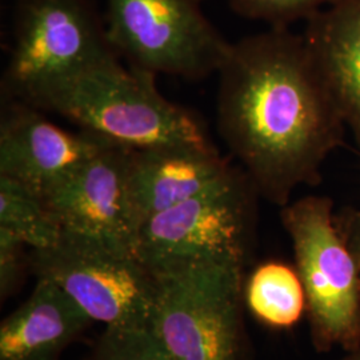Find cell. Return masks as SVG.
I'll return each mask as SVG.
<instances>
[{"mask_svg":"<svg viewBox=\"0 0 360 360\" xmlns=\"http://www.w3.org/2000/svg\"><path fill=\"white\" fill-rule=\"evenodd\" d=\"M86 360H174L150 328L105 327Z\"/></svg>","mask_w":360,"mask_h":360,"instance_id":"obj_16","label":"cell"},{"mask_svg":"<svg viewBox=\"0 0 360 360\" xmlns=\"http://www.w3.org/2000/svg\"><path fill=\"white\" fill-rule=\"evenodd\" d=\"M339 360H360V347L354 349V351L346 352V355Z\"/></svg>","mask_w":360,"mask_h":360,"instance_id":"obj_20","label":"cell"},{"mask_svg":"<svg viewBox=\"0 0 360 360\" xmlns=\"http://www.w3.org/2000/svg\"><path fill=\"white\" fill-rule=\"evenodd\" d=\"M20 239L8 231L0 230V296L7 299L19 288L28 263Z\"/></svg>","mask_w":360,"mask_h":360,"instance_id":"obj_18","label":"cell"},{"mask_svg":"<svg viewBox=\"0 0 360 360\" xmlns=\"http://www.w3.org/2000/svg\"><path fill=\"white\" fill-rule=\"evenodd\" d=\"M28 266L37 279L65 291L94 322L151 327L158 281L135 254L63 231L53 247L31 250Z\"/></svg>","mask_w":360,"mask_h":360,"instance_id":"obj_7","label":"cell"},{"mask_svg":"<svg viewBox=\"0 0 360 360\" xmlns=\"http://www.w3.org/2000/svg\"><path fill=\"white\" fill-rule=\"evenodd\" d=\"M129 151L107 143L44 199L63 231L136 255L142 223L129 193Z\"/></svg>","mask_w":360,"mask_h":360,"instance_id":"obj_9","label":"cell"},{"mask_svg":"<svg viewBox=\"0 0 360 360\" xmlns=\"http://www.w3.org/2000/svg\"><path fill=\"white\" fill-rule=\"evenodd\" d=\"M198 1H202V0H198Z\"/></svg>","mask_w":360,"mask_h":360,"instance_id":"obj_21","label":"cell"},{"mask_svg":"<svg viewBox=\"0 0 360 360\" xmlns=\"http://www.w3.org/2000/svg\"><path fill=\"white\" fill-rule=\"evenodd\" d=\"M303 37L360 146V0H342L315 13Z\"/></svg>","mask_w":360,"mask_h":360,"instance_id":"obj_13","label":"cell"},{"mask_svg":"<svg viewBox=\"0 0 360 360\" xmlns=\"http://www.w3.org/2000/svg\"><path fill=\"white\" fill-rule=\"evenodd\" d=\"M245 264H196L155 274L150 330L174 360H247Z\"/></svg>","mask_w":360,"mask_h":360,"instance_id":"obj_3","label":"cell"},{"mask_svg":"<svg viewBox=\"0 0 360 360\" xmlns=\"http://www.w3.org/2000/svg\"><path fill=\"white\" fill-rule=\"evenodd\" d=\"M245 300L257 321L276 330L294 327L306 312V294L295 267L274 260L251 274Z\"/></svg>","mask_w":360,"mask_h":360,"instance_id":"obj_14","label":"cell"},{"mask_svg":"<svg viewBox=\"0 0 360 360\" xmlns=\"http://www.w3.org/2000/svg\"><path fill=\"white\" fill-rule=\"evenodd\" d=\"M0 230L13 233L31 250L53 247L63 235L46 199L7 176H0Z\"/></svg>","mask_w":360,"mask_h":360,"instance_id":"obj_15","label":"cell"},{"mask_svg":"<svg viewBox=\"0 0 360 360\" xmlns=\"http://www.w3.org/2000/svg\"><path fill=\"white\" fill-rule=\"evenodd\" d=\"M259 196L242 168L147 219L136 255L154 274L196 264H245Z\"/></svg>","mask_w":360,"mask_h":360,"instance_id":"obj_5","label":"cell"},{"mask_svg":"<svg viewBox=\"0 0 360 360\" xmlns=\"http://www.w3.org/2000/svg\"><path fill=\"white\" fill-rule=\"evenodd\" d=\"M342 0H229L233 13L262 20L272 27H288L296 20H309L315 13Z\"/></svg>","mask_w":360,"mask_h":360,"instance_id":"obj_17","label":"cell"},{"mask_svg":"<svg viewBox=\"0 0 360 360\" xmlns=\"http://www.w3.org/2000/svg\"><path fill=\"white\" fill-rule=\"evenodd\" d=\"M218 74L219 134L257 195L282 208L319 184L347 127L304 37L271 27L240 39Z\"/></svg>","mask_w":360,"mask_h":360,"instance_id":"obj_1","label":"cell"},{"mask_svg":"<svg viewBox=\"0 0 360 360\" xmlns=\"http://www.w3.org/2000/svg\"><path fill=\"white\" fill-rule=\"evenodd\" d=\"M92 323L60 287L37 279L30 297L0 324V360H60Z\"/></svg>","mask_w":360,"mask_h":360,"instance_id":"obj_12","label":"cell"},{"mask_svg":"<svg viewBox=\"0 0 360 360\" xmlns=\"http://www.w3.org/2000/svg\"><path fill=\"white\" fill-rule=\"evenodd\" d=\"M104 25L114 51L154 75L205 79L231 49L198 0H107Z\"/></svg>","mask_w":360,"mask_h":360,"instance_id":"obj_6","label":"cell"},{"mask_svg":"<svg viewBox=\"0 0 360 360\" xmlns=\"http://www.w3.org/2000/svg\"><path fill=\"white\" fill-rule=\"evenodd\" d=\"M155 77L132 65L126 68L119 55H112L18 99L129 148L211 144L199 119L167 101L158 90Z\"/></svg>","mask_w":360,"mask_h":360,"instance_id":"obj_2","label":"cell"},{"mask_svg":"<svg viewBox=\"0 0 360 360\" xmlns=\"http://www.w3.org/2000/svg\"><path fill=\"white\" fill-rule=\"evenodd\" d=\"M335 221L355 259L360 276V210L346 207L339 214H335Z\"/></svg>","mask_w":360,"mask_h":360,"instance_id":"obj_19","label":"cell"},{"mask_svg":"<svg viewBox=\"0 0 360 360\" xmlns=\"http://www.w3.org/2000/svg\"><path fill=\"white\" fill-rule=\"evenodd\" d=\"M232 168L212 143L131 148L129 187L138 218L143 224L156 214L191 199Z\"/></svg>","mask_w":360,"mask_h":360,"instance_id":"obj_11","label":"cell"},{"mask_svg":"<svg viewBox=\"0 0 360 360\" xmlns=\"http://www.w3.org/2000/svg\"><path fill=\"white\" fill-rule=\"evenodd\" d=\"M117 55L91 0H16L4 84L13 98Z\"/></svg>","mask_w":360,"mask_h":360,"instance_id":"obj_8","label":"cell"},{"mask_svg":"<svg viewBox=\"0 0 360 360\" xmlns=\"http://www.w3.org/2000/svg\"><path fill=\"white\" fill-rule=\"evenodd\" d=\"M281 220L304 288L312 346L318 352L359 348V271L338 230L333 199L309 195L290 202Z\"/></svg>","mask_w":360,"mask_h":360,"instance_id":"obj_4","label":"cell"},{"mask_svg":"<svg viewBox=\"0 0 360 360\" xmlns=\"http://www.w3.org/2000/svg\"><path fill=\"white\" fill-rule=\"evenodd\" d=\"M26 103L6 104L0 119V176L16 180L43 198L98 154L110 141L62 129Z\"/></svg>","mask_w":360,"mask_h":360,"instance_id":"obj_10","label":"cell"}]
</instances>
